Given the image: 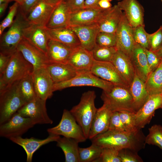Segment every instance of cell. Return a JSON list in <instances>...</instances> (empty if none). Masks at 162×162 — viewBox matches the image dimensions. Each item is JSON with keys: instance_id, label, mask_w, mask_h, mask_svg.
Instances as JSON below:
<instances>
[{"instance_id": "1", "label": "cell", "mask_w": 162, "mask_h": 162, "mask_svg": "<svg viewBox=\"0 0 162 162\" xmlns=\"http://www.w3.org/2000/svg\"><path fill=\"white\" fill-rule=\"evenodd\" d=\"M145 137L141 129L124 132L108 130L91 140L92 143L102 148H112L119 151L128 148L138 152L144 148Z\"/></svg>"}, {"instance_id": "2", "label": "cell", "mask_w": 162, "mask_h": 162, "mask_svg": "<svg viewBox=\"0 0 162 162\" xmlns=\"http://www.w3.org/2000/svg\"><path fill=\"white\" fill-rule=\"evenodd\" d=\"M31 25L19 7L16 18L9 29L1 37L0 52L12 54L17 50L18 44L24 38L26 31Z\"/></svg>"}, {"instance_id": "3", "label": "cell", "mask_w": 162, "mask_h": 162, "mask_svg": "<svg viewBox=\"0 0 162 162\" xmlns=\"http://www.w3.org/2000/svg\"><path fill=\"white\" fill-rule=\"evenodd\" d=\"M33 71L32 65L17 50L12 54L4 71L0 74V92L27 75L32 74Z\"/></svg>"}, {"instance_id": "4", "label": "cell", "mask_w": 162, "mask_h": 162, "mask_svg": "<svg viewBox=\"0 0 162 162\" xmlns=\"http://www.w3.org/2000/svg\"><path fill=\"white\" fill-rule=\"evenodd\" d=\"M95 92L89 90L83 93L79 104L70 111L77 123L81 127L84 135L88 138L92 122L97 109L95 105Z\"/></svg>"}, {"instance_id": "5", "label": "cell", "mask_w": 162, "mask_h": 162, "mask_svg": "<svg viewBox=\"0 0 162 162\" xmlns=\"http://www.w3.org/2000/svg\"><path fill=\"white\" fill-rule=\"evenodd\" d=\"M101 98L112 112L125 110L136 113L129 88L114 85L108 91H103Z\"/></svg>"}, {"instance_id": "6", "label": "cell", "mask_w": 162, "mask_h": 162, "mask_svg": "<svg viewBox=\"0 0 162 162\" xmlns=\"http://www.w3.org/2000/svg\"><path fill=\"white\" fill-rule=\"evenodd\" d=\"M19 81L0 92V124L9 120L26 104L19 91Z\"/></svg>"}, {"instance_id": "7", "label": "cell", "mask_w": 162, "mask_h": 162, "mask_svg": "<svg viewBox=\"0 0 162 162\" xmlns=\"http://www.w3.org/2000/svg\"><path fill=\"white\" fill-rule=\"evenodd\" d=\"M114 85L112 83L102 79L93 74L90 71L77 72L76 75L68 80L54 84L53 92L68 88L81 86H91L107 91Z\"/></svg>"}, {"instance_id": "8", "label": "cell", "mask_w": 162, "mask_h": 162, "mask_svg": "<svg viewBox=\"0 0 162 162\" xmlns=\"http://www.w3.org/2000/svg\"><path fill=\"white\" fill-rule=\"evenodd\" d=\"M47 131L49 134L62 135L74 139L79 142L87 140L82 130L76 122L70 111L64 109L62 118L56 126L48 128Z\"/></svg>"}, {"instance_id": "9", "label": "cell", "mask_w": 162, "mask_h": 162, "mask_svg": "<svg viewBox=\"0 0 162 162\" xmlns=\"http://www.w3.org/2000/svg\"><path fill=\"white\" fill-rule=\"evenodd\" d=\"M35 124L31 118L17 112L7 121L0 124V136L9 139L21 136Z\"/></svg>"}, {"instance_id": "10", "label": "cell", "mask_w": 162, "mask_h": 162, "mask_svg": "<svg viewBox=\"0 0 162 162\" xmlns=\"http://www.w3.org/2000/svg\"><path fill=\"white\" fill-rule=\"evenodd\" d=\"M46 100L37 97L26 103L17 112L22 116L31 118L36 124H52L46 107Z\"/></svg>"}, {"instance_id": "11", "label": "cell", "mask_w": 162, "mask_h": 162, "mask_svg": "<svg viewBox=\"0 0 162 162\" xmlns=\"http://www.w3.org/2000/svg\"><path fill=\"white\" fill-rule=\"evenodd\" d=\"M117 50L130 59L136 43L134 37L133 28L123 14L116 32Z\"/></svg>"}, {"instance_id": "12", "label": "cell", "mask_w": 162, "mask_h": 162, "mask_svg": "<svg viewBox=\"0 0 162 162\" xmlns=\"http://www.w3.org/2000/svg\"><path fill=\"white\" fill-rule=\"evenodd\" d=\"M90 71L96 76L114 85L130 87L110 62L94 60Z\"/></svg>"}, {"instance_id": "13", "label": "cell", "mask_w": 162, "mask_h": 162, "mask_svg": "<svg viewBox=\"0 0 162 162\" xmlns=\"http://www.w3.org/2000/svg\"><path fill=\"white\" fill-rule=\"evenodd\" d=\"M162 105V93L149 95L142 107L135 113V121L138 129L148 124L154 116L155 111Z\"/></svg>"}, {"instance_id": "14", "label": "cell", "mask_w": 162, "mask_h": 162, "mask_svg": "<svg viewBox=\"0 0 162 162\" xmlns=\"http://www.w3.org/2000/svg\"><path fill=\"white\" fill-rule=\"evenodd\" d=\"M32 76L37 97L45 100L51 98L54 83L46 67L33 71Z\"/></svg>"}, {"instance_id": "15", "label": "cell", "mask_w": 162, "mask_h": 162, "mask_svg": "<svg viewBox=\"0 0 162 162\" xmlns=\"http://www.w3.org/2000/svg\"><path fill=\"white\" fill-rule=\"evenodd\" d=\"M17 50L32 65L33 71L46 67L50 63L46 55L43 52L24 38L19 43Z\"/></svg>"}, {"instance_id": "16", "label": "cell", "mask_w": 162, "mask_h": 162, "mask_svg": "<svg viewBox=\"0 0 162 162\" xmlns=\"http://www.w3.org/2000/svg\"><path fill=\"white\" fill-rule=\"evenodd\" d=\"M106 9L100 8H84L71 12L69 27L97 23Z\"/></svg>"}, {"instance_id": "17", "label": "cell", "mask_w": 162, "mask_h": 162, "mask_svg": "<svg viewBox=\"0 0 162 162\" xmlns=\"http://www.w3.org/2000/svg\"><path fill=\"white\" fill-rule=\"evenodd\" d=\"M133 28L144 25V9L137 0H122L117 4Z\"/></svg>"}, {"instance_id": "18", "label": "cell", "mask_w": 162, "mask_h": 162, "mask_svg": "<svg viewBox=\"0 0 162 162\" xmlns=\"http://www.w3.org/2000/svg\"><path fill=\"white\" fill-rule=\"evenodd\" d=\"M60 138L59 135L49 134L46 138L44 139L33 137L24 138L21 136L11 137L9 139L23 148L26 154L27 162H31L34 154L40 147L50 142H57Z\"/></svg>"}, {"instance_id": "19", "label": "cell", "mask_w": 162, "mask_h": 162, "mask_svg": "<svg viewBox=\"0 0 162 162\" xmlns=\"http://www.w3.org/2000/svg\"><path fill=\"white\" fill-rule=\"evenodd\" d=\"M56 6L39 0L27 15V19L31 24L46 27Z\"/></svg>"}, {"instance_id": "20", "label": "cell", "mask_w": 162, "mask_h": 162, "mask_svg": "<svg viewBox=\"0 0 162 162\" xmlns=\"http://www.w3.org/2000/svg\"><path fill=\"white\" fill-rule=\"evenodd\" d=\"M70 27L77 36L81 46L91 51L96 45V37L100 32L98 24Z\"/></svg>"}, {"instance_id": "21", "label": "cell", "mask_w": 162, "mask_h": 162, "mask_svg": "<svg viewBox=\"0 0 162 162\" xmlns=\"http://www.w3.org/2000/svg\"><path fill=\"white\" fill-rule=\"evenodd\" d=\"M94 60L91 51L80 46L74 49L68 63L77 72L90 71Z\"/></svg>"}, {"instance_id": "22", "label": "cell", "mask_w": 162, "mask_h": 162, "mask_svg": "<svg viewBox=\"0 0 162 162\" xmlns=\"http://www.w3.org/2000/svg\"><path fill=\"white\" fill-rule=\"evenodd\" d=\"M123 14L117 4L107 9L97 23L100 32L116 33Z\"/></svg>"}, {"instance_id": "23", "label": "cell", "mask_w": 162, "mask_h": 162, "mask_svg": "<svg viewBox=\"0 0 162 162\" xmlns=\"http://www.w3.org/2000/svg\"><path fill=\"white\" fill-rule=\"evenodd\" d=\"M130 59L136 74L145 82L152 72L148 64L145 49L136 44Z\"/></svg>"}, {"instance_id": "24", "label": "cell", "mask_w": 162, "mask_h": 162, "mask_svg": "<svg viewBox=\"0 0 162 162\" xmlns=\"http://www.w3.org/2000/svg\"><path fill=\"white\" fill-rule=\"evenodd\" d=\"M24 38L46 55L50 38L45 27L32 24L26 31Z\"/></svg>"}, {"instance_id": "25", "label": "cell", "mask_w": 162, "mask_h": 162, "mask_svg": "<svg viewBox=\"0 0 162 162\" xmlns=\"http://www.w3.org/2000/svg\"><path fill=\"white\" fill-rule=\"evenodd\" d=\"M73 50L60 42L50 39L46 55L50 63H68Z\"/></svg>"}, {"instance_id": "26", "label": "cell", "mask_w": 162, "mask_h": 162, "mask_svg": "<svg viewBox=\"0 0 162 162\" xmlns=\"http://www.w3.org/2000/svg\"><path fill=\"white\" fill-rule=\"evenodd\" d=\"M112 112L103 104L97 109L91 127L88 138L91 140L99 134L107 131Z\"/></svg>"}, {"instance_id": "27", "label": "cell", "mask_w": 162, "mask_h": 162, "mask_svg": "<svg viewBox=\"0 0 162 162\" xmlns=\"http://www.w3.org/2000/svg\"><path fill=\"white\" fill-rule=\"evenodd\" d=\"M70 13L67 2L63 0L55 7L45 27L54 29L69 27Z\"/></svg>"}, {"instance_id": "28", "label": "cell", "mask_w": 162, "mask_h": 162, "mask_svg": "<svg viewBox=\"0 0 162 162\" xmlns=\"http://www.w3.org/2000/svg\"><path fill=\"white\" fill-rule=\"evenodd\" d=\"M111 62L130 86L135 74L130 59L121 52L117 50Z\"/></svg>"}, {"instance_id": "29", "label": "cell", "mask_w": 162, "mask_h": 162, "mask_svg": "<svg viewBox=\"0 0 162 162\" xmlns=\"http://www.w3.org/2000/svg\"><path fill=\"white\" fill-rule=\"evenodd\" d=\"M45 27L50 39L60 42L72 49L81 46L77 36L70 27L54 29Z\"/></svg>"}, {"instance_id": "30", "label": "cell", "mask_w": 162, "mask_h": 162, "mask_svg": "<svg viewBox=\"0 0 162 162\" xmlns=\"http://www.w3.org/2000/svg\"><path fill=\"white\" fill-rule=\"evenodd\" d=\"M54 84L70 80L77 71L69 63H49L46 66Z\"/></svg>"}, {"instance_id": "31", "label": "cell", "mask_w": 162, "mask_h": 162, "mask_svg": "<svg viewBox=\"0 0 162 162\" xmlns=\"http://www.w3.org/2000/svg\"><path fill=\"white\" fill-rule=\"evenodd\" d=\"M129 90L133 99L134 110L136 113L144 104L149 94L144 82L136 73L130 85Z\"/></svg>"}, {"instance_id": "32", "label": "cell", "mask_w": 162, "mask_h": 162, "mask_svg": "<svg viewBox=\"0 0 162 162\" xmlns=\"http://www.w3.org/2000/svg\"><path fill=\"white\" fill-rule=\"evenodd\" d=\"M57 146L63 151L66 162H80L79 142L74 139L63 136L57 141Z\"/></svg>"}, {"instance_id": "33", "label": "cell", "mask_w": 162, "mask_h": 162, "mask_svg": "<svg viewBox=\"0 0 162 162\" xmlns=\"http://www.w3.org/2000/svg\"><path fill=\"white\" fill-rule=\"evenodd\" d=\"M144 82L149 95L162 93V58L158 67L151 73Z\"/></svg>"}, {"instance_id": "34", "label": "cell", "mask_w": 162, "mask_h": 162, "mask_svg": "<svg viewBox=\"0 0 162 162\" xmlns=\"http://www.w3.org/2000/svg\"><path fill=\"white\" fill-rule=\"evenodd\" d=\"M19 91L26 104L36 97L32 74L26 76L19 81Z\"/></svg>"}, {"instance_id": "35", "label": "cell", "mask_w": 162, "mask_h": 162, "mask_svg": "<svg viewBox=\"0 0 162 162\" xmlns=\"http://www.w3.org/2000/svg\"><path fill=\"white\" fill-rule=\"evenodd\" d=\"M103 148L92 143L86 148H79L80 162H95L100 157Z\"/></svg>"}, {"instance_id": "36", "label": "cell", "mask_w": 162, "mask_h": 162, "mask_svg": "<svg viewBox=\"0 0 162 162\" xmlns=\"http://www.w3.org/2000/svg\"><path fill=\"white\" fill-rule=\"evenodd\" d=\"M117 50L116 46L107 47L96 44L91 51L94 60L111 62Z\"/></svg>"}, {"instance_id": "37", "label": "cell", "mask_w": 162, "mask_h": 162, "mask_svg": "<svg viewBox=\"0 0 162 162\" xmlns=\"http://www.w3.org/2000/svg\"><path fill=\"white\" fill-rule=\"evenodd\" d=\"M149 133L145 137L146 144L155 145L162 150V126L154 124L148 129Z\"/></svg>"}, {"instance_id": "38", "label": "cell", "mask_w": 162, "mask_h": 162, "mask_svg": "<svg viewBox=\"0 0 162 162\" xmlns=\"http://www.w3.org/2000/svg\"><path fill=\"white\" fill-rule=\"evenodd\" d=\"M120 119L127 131L138 130L135 121V113L128 111H118Z\"/></svg>"}, {"instance_id": "39", "label": "cell", "mask_w": 162, "mask_h": 162, "mask_svg": "<svg viewBox=\"0 0 162 162\" xmlns=\"http://www.w3.org/2000/svg\"><path fill=\"white\" fill-rule=\"evenodd\" d=\"M133 35L136 43L145 49L149 50L148 34L145 31L144 25L133 28Z\"/></svg>"}, {"instance_id": "40", "label": "cell", "mask_w": 162, "mask_h": 162, "mask_svg": "<svg viewBox=\"0 0 162 162\" xmlns=\"http://www.w3.org/2000/svg\"><path fill=\"white\" fill-rule=\"evenodd\" d=\"M116 33L100 32L96 37V44L102 46L114 47L116 46Z\"/></svg>"}, {"instance_id": "41", "label": "cell", "mask_w": 162, "mask_h": 162, "mask_svg": "<svg viewBox=\"0 0 162 162\" xmlns=\"http://www.w3.org/2000/svg\"><path fill=\"white\" fill-rule=\"evenodd\" d=\"M119 150L110 148H103L100 156L95 162H122Z\"/></svg>"}, {"instance_id": "42", "label": "cell", "mask_w": 162, "mask_h": 162, "mask_svg": "<svg viewBox=\"0 0 162 162\" xmlns=\"http://www.w3.org/2000/svg\"><path fill=\"white\" fill-rule=\"evenodd\" d=\"M19 6V4L15 2L10 7L7 15L0 25V36L3 34L4 30L10 26L13 23L14 18L17 14Z\"/></svg>"}, {"instance_id": "43", "label": "cell", "mask_w": 162, "mask_h": 162, "mask_svg": "<svg viewBox=\"0 0 162 162\" xmlns=\"http://www.w3.org/2000/svg\"><path fill=\"white\" fill-rule=\"evenodd\" d=\"M137 152L125 148L119 151L118 156L122 162H142L143 160L137 154Z\"/></svg>"}, {"instance_id": "44", "label": "cell", "mask_w": 162, "mask_h": 162, "mask_svg": "<svg viewBox=\"0 0 162 162\" xmlns=\"http://www.w3.org/2000/svg\"><path fill=\"white\" fill-rule=\"evenodd\" d=\"M148 41L149 50L155 51L162 46V26L155 32L148 34Z\"/></svg>"}, {"instance_id": "45", "label": "cell", "mask_w": 162, "mask_h": 162, "mask_svg": "<svg viewBox=\"0 0 162 162\" xmlns=\"http://www.w3.org/2000/svg\"><path fill=\"white\" fill-rule=\"evenodd\" d=\"M108 130L119 132L127 131L120 119L118 111L112 112Z\"/></svg>"}, {"instance_id": "46", "label": "cell", "mask_w": 162, "mask_h": 162, "mask_svg": "<svg viewBox=\"0 0 162 162\" xmlns=\"http://www.w3.org/2000/svg\"><path fill=\"white\" fill-rule=\"evenodd\" d=\"M147 60L151 72L155 70L160 64L162 58H160L154 51L145 49Z\"/></svg>"}, {"instance_id": "47", "label": "cell", "mask_w": 162, "mask_h": 162, "mask_svg": "<svg viewBox=\"0 0 162 162\" xmlns=\"http://www.w3.org/2000/svg\"><path fill=\"white\" fill-rule=\"evenodd\" d=\"M85 1V0H68L66 2L71 12L84 8Z\"/></svg>"}, {"instance_id": "48", "label": "cell", "mask_w": 162, "mask_h": 162, "mask_svg": "<svg viewBox=\"0 0 162 162\" xmlns=\"http://www.w3.org/2000/svg\"><path fill=\"white\" fill-rule=\"evenodd\" d=\"M39 0H24L23 4L19 7L26 16L32 8Z\"/></svg>"}, {"instance_id": "49", "label": "cell", "mask_w": 162, "mask_h": 162, "mask_svg": "<svg viewBox=\"0 0 162 162\" xmlns=\"http://www.w3.org/2000/svg\"><path fill=\"white\" fill-rule=\"evenodd\" d=\"M11 55L0 52V74L3 72L7 67Z\"/></svg>"}, {"instance_id": "50", "label": "cell", "mask_w": 162, "mask_h": 162, "mask_svg": "<svg viewBox=\"0 0 162 162\" xmlns=\"http://www.w3.org/2000/svg\"><path fill=\"white\" fill-rule=\"evenodd\" d=\"M100 0H85L84 8H100L98 2Z\"/></svg>"}, {"instance_id": "51", "label": "cell", "mask_w": 162, "mask_h": 162, "mask_svg": "<svg viewBox=\"0 0 162 162\" xmlns=\"http://www.w3.org/2000/svg\"><path fill=\"white\" fill-rule=\"evenodd\" d=\"M98 5L103 9H107L112 7L110 2L105 0H100L98 2Z\"/></svg>"}, {"instance_id": "52", "label": "cell", "mask_w": 162, "mask_h": 162, "mask_svg": "<svg viewBox=\"0 0 162 162\" xmlns=\"http://www.w3.org/2000/svg\"><path fill=\"white\" fill-rule=\"evenodd\" d=\"M8 2H4L0 4V16L2 17L8 7Z\"/></svg>"}, {"instance_id": "53", "label": "cell", "mask_w": 162, "mask_h": 162, "mask_svg": "<svg viewBox=\"0 0 162 162\" xmlns=\"http://www.w3.org/2000/svg\"><path fill=\"white\" fill-rule=\"evenodd\" d=\"M49 4L52 5L53 6H56L60 2H61L63 0H45Z\"/></svg>"}, {"instance_id": "54", "label": "cell", "mask_w": 162, "mask_h": 162, "mask_svg": "<svg viewBox=\"0 0 162 162\" xmlns=\"http://www.w3.org/2000/svg\"><path fill=\"white\" fill-rule=\"evenodd\" d=\"M156 54L160 58H162V46L155 51Z\"/></svg>"}, {"instance_id": "55", "label": "cell", "mask_w": 162, "mask_h": 162, "mask_svg": "<svg viewBox=\"0 0 162 162\" xmlns=\"http://www.w3.org/2000/svg\"><path fill=\"white\" fill-rule=\"evenodd\" d=\"M24 0H9L10 2L11 1H14L16 2H17L19 4L20 6H21L23 4Z\"/></svg>"}, {"instance_id": "56", "label": "cell", "mask_w": 162, "mask_h": 162, "mask_svg": "<svg viewBox=\"0 0 162 162\" xmlns=\"http://www.w3.org/2000/svg\"><path fill=\"white\" fill-rule=\"evenodd\" d=\"M10 2L9 0H0V4L4 2L9 3Z\"/></svg>"}, {"instance_id": "57", "label": "cell", "mask_w": 162, "mask_h": 162, "mask_svg": "<svg viewBox=\"0 0 162 162\" xmlns=\"http://www.w3.org/2000/svg\"><path fill=\"white\" fill-rule=\"evenodd\" d=\"M105 0L107 1L110 2L111 1H112V0Z\"/></svg>"}, {"instance_id": "58", "label": "cell", "mask_w": 162, "mask_h": 162, "mask_svg": "<svg viewBox=\"0 0 162 162\" xmlns=\"http://www.w3.org/2000/svg\"><path fill=\"white\" fill-rule=\"evenodd\" d=\"M64 1H68V0H63Z\"/></svg>"}, {"instance_id": "59", "label": "cell", "mask_w": 162, "mask_h": 162, "mask_svg": "<svg viewBox=\"0 0 162 162\" xmlns=\"http://www.w3.org/2000/svg\"><path fill=\"white\" fill-rule=\"evenodd\" d=\"M160 108H162V105L160 107Z\"/></svg>"}, {"instance_id": "60", "label": "cell", "mask_w": 162, "mask_h": 162, "mask_svg": "<svg viewBox=\"0 0 162 162\" xmlns=\"http://www.w3.org/2000/svg\"><path fill=\"white\" fill-rule=\"evenodd\" d=\"M117 0L118 1H120V0Z\"/></svg>"}, {"instance_id": "61", "label": "cell", "mask_w": 162, "mask_h": 162, "mask_svg": "<svg viewBox=\"0 0 162 162\" xmlns=\"http://www.w3.org/2000/svg\"><path fill=\"white\" fill-rule=\"evenodd\" d=\"M161 2H162V0H161Z\"/></svg>"}, {"instance_id": "62", "label": "cell", "mask_w": 162, "mask_h": 162, "mask_svg": "<svg viewBox=\"0 0 162 162\" xmlns=\"http://www.w3.org/2000/svg\"></svg>"}, {"instance_id": "63", "label": "cell", "mask_w": 162, "mask_h": 162, "mask_svg": "<svg viewBox=\"0 0 162 162\" xmlns=\"http://www.w3.org/2000/svg\"></svg>"}]
</instances>
